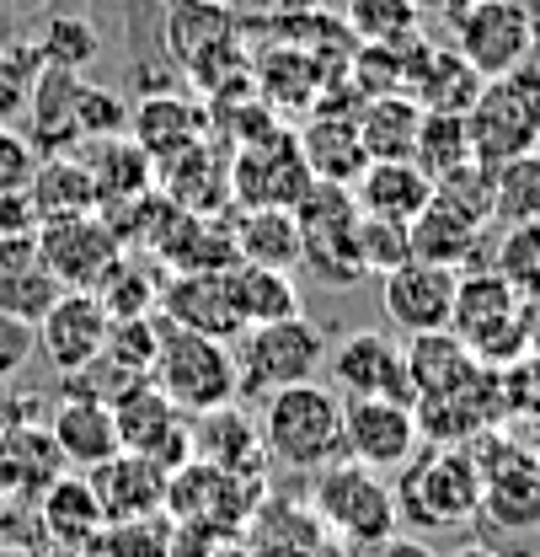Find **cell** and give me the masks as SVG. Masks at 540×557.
Masks as SVG:
<instances>
[{
    "mask_svg": "<svg viewBox=\"0 0 540 557\" xmlns=\"http://www.w3.org/2000/svg\"><path fill=\"white\" fill-rule=\"evenodd\" d=\"M5 509H11V498H5V493H0V520H5Z\"/></svg>",
    "mask_w": 540,
    "mask_h": 557,
    "instance_id": "94428289",
    "label": "cell"
},
{
    "mask_svg": "<svg viewBox=\"0 0 540 557\" xmlns=\"http://www.w3.org/2000/svg\"><path fill=\"white\" fill-rule=\"evenodd\" d=\"M225 278H230V300L241 311V327H263V322L300 317V284H294V274L258 269V263H236Z\"/></svg>",
    "mask_w": 540,
    "mask_h": 557,
    "instance_id": "e575fe53",
    "label": "cell"
},
{
    "mask_svg": "<svg viewBox=\"0 0 540 557\" xmlns=\"http://www.w3.org/2000/svg\"><path fill=\"white\" fill-rule=\"evenodd\" d=\"M161 317H118L108 322V344H102V359L97 364H113L118 386L124 381H139L155 370V354H161Z\"/></svg>",
    "mask_w": 540,
    "mask_h": 557,
    "instance_id": "f35d334b",
    "label": "cell"
},
{
    "mask_svg": "<svg viewBox=\"0 0 540 557\" xmlns=\"http://www.w3.org/2000/svg\"><path fill=\"white\" fill-rule=\"evenodd\" d=\"M481 220L450 209L444 199H428V209L406 225V242H412V258L423 263H444V269H466L476 252H481Z\"/></svg>",
    "mask_w": 540,
    "mask_h": 557,
    "instance_id": "83f0119b",
    "label": "cell"
},
{
    "mask_svg": "<svg viewBox=\"0 0 540 557\" xmlns=\"http://www.w3.org/2000/svg\"><path fill=\"white\" fill-rule=\"evenodd\" d=\"M150 381L193 418L214 413V408H225V403L241 397L236 348L225 344V338H203V333H183V327H166L161 333V354H155Z\"/></svg>",
    "mask_w": 540,
    "mask_h": 557,
    "instance_id": "277c9868",
    "label": "cell"
},
{
    "mask_svg": "<svg viewBox=\"0 0 540 557\" xmlns=\"http://www.w3.org/2000/svg\"><path fill=\"white\" fill-rule=\"evenodd\" d=\"M417 440H423V429L406 403H391V397L342 403V461H359L369 472L397 478L417 456Z\"/></svg>",
    "mask_w": 540,
    "mask_h": 557,
    "instance_id": "5bb4252c",
    "label": "cell"
},
{
    "mask_svg": "<svg viewBox=\"0 0 540 557\" xmlns=\"http://www.w3.org/2000/svg\"><path fill=\"white\" fill-rule=\"evenodd\" d=\"M70 472L49 423L38 418H5L0 423V493L11 504H38V493Z\"/></svg>",
    "mask_w": 540,
    "mask_h": 557,
    "instance_id": "ac0fdd59",
    "label": "cell"
},
{
    "mask_svg": "<svg viewBox=\"0 0 540 557\" xmlns=\"http://www.w3.org/2000/svg\"><path fill=\"white\" fill-rule=\"evenodd\" d=\"M530 65H536V75H540V11H536V54H530Z\"/></svg>",
    "mask_w": 540,
    "mask_h": 557,
    "instance_id": "680465c9",
    "label": "cell"
},
{
    "mask_svg": "<svg viewBox=\"0 0 540 557\" xmlns=\"http://www.w3.org/2000/svg\"><path fill=\"white\" fill-rule=\"evenodd\" d=\"M75 129L80 139H113V135H129V102L113 91V86H91L80 91V113H75Z\"/></svg>",
    "mask_w": 540,
    "mask_h": 557,
    "instance_id": "c3c4849f",
    "label": "cell"
},
{
    "mask_svg": "<svg viewBox=\"0 0 540 557\" xmlns=\"http://www.w3.org/2000/svg\"><path fill=\"white\" fill-rule=\"evenodd\" d=\"M327 364V338L316 322L305 317H284L247 327L236 338V370H241V392H278V386H300L316 381V370Z\"/></svg>",
    "mask_w": 540,
    "mask_h": 557,
    "instance_id": "8992f818",
    "label": "cell"
},
{
    "mask_svg": "<svg viewBox=\"0 0 540 557\" xmlns=\"http://www.w3.org/2000/svg\"><path fill=\"white\" fill-rule=\"evenodd\" d=\"M498 274L508 278L519 295H540V220H530V225H503Z\"/></svg>",
    "mask_w": 540,
    "mask_h": 557,
    "instance_id": "f6af8a7d",
    "label": "cell"
},
{
    "mask_svg": "<svg viewBox=\"0 0 540 557\" xmlns=\"http://www.w3.org/2000/svg\"><path fill=\"white\" fill-rule=\"evenodd\" d=\"M108 306L91 295V289H60V300L33 322L38 327V354L49 359L54 375H86L97 359H102V344H108Z\"/></svg>",
    "mask_w": 540,
    "mask_h": 557,
    "instance_id": "2e32d148",
    "label": "cell"
},
{
    "mask_svg": "<svg viewBox=\"0 0 540 557\" xmlns=\"http://www.w3.org/2000/svg\"><path fill=\"white\" fill-rule=\"evenodd\" d=\"M492 220L498 225H530L540 220V150L492 166Z\"/></svg>",
    "mask_w": 540,
    "mask_h": 557,
    "instance_id": "74e56055",
    "label": "cell"
},
{
    "mask_svg": "<svg viewBox=\"0 0 540 557\" xmlns=\"http://www.w3.org/2000/svg\"><path fill=\"white\" fill-rule=\"evenodd\" d=\"M108 403H113V423H118V445L124 450H135V456L166 467V472L193 461V429L183 423V408L150 375L124 381L118 392H108Z\"/></svg>",
    "mask_w": 540,
    "mask_h": 557,
    "instance_id": "ba28073f",
    "label": "cell"
},
{
    "mask_svg": "<svg viewBox=\"0 0 540 557\" xmlns=\"http://www.w3.org/2000/svg\"><path fill=\"white\" fill-rule=\"evenodd\" d=\"M225 274H172L166 289H161V322L183 327V333H203V338L236 344L247 327H241V311L230 300V278Z\"/></svg>",
    "mask_w": 540,
    "mask_h": 557,
    "instance_id": "d6986e66",
    "label": "cell"
},
{
    "mask_svg": "<svg viewBox=\"0 0 540 557\" xmlns=\"http://www.w3.org/2000/svg\"><path fill=\"white\" fill-rule=\"evenodd\" d=\"M214 44H225L219 0H177L166 11V49H172V60L183 54V65H199Z\"/></svg>",
    "mask_w": 540,
    "mask_h": 557,
    "instance_id": "60d3db41",
    "label": "cell"
},
{
    "mask_svg": "<svg viewBox=\"0 0 540 557\" xmlns=\"http://www.w3.org/2000/svg\"><path fill=\"white\" fill-rule=\"evenodd\" d=\"M530 557H540V553H530Z\"/></svg>",
    "mask_w": 540,
    "mask_h": 557,
    "instance_id": "be15d7a7",
    "label": "cell"
},
{
    "mask_svg": "<svg viewBox=\"0 0 540 557\" xmlns=\"http://www.w3.org/2000/svg\"><path fill=\"white\" fill-rule=\"evenodd\" d=\"M38 557H97V553H91V547H54V542H49Z\"/></svg>",
    "mask_w": 540,
    "mask_h": 557,
    "instance_id": "11a10c76",
    "label": "cell"
},
{
    "mask_svg": "<svg viewBox=\"0 0 540 557\" xmlns=\"http://www.w3.org/2000/svg\"><path fill=\"white\" fill-rule=\"evenodd\" d=\"M455 289H461V269L406 258L391 274H380V306H386L391 327H402L406 338L444 333L455 317Z\"/></svg>",
    "mask_w": 540,
    "mask_h": 557,
    "instance_id": "e0dca14e",
    "label": "cell"
},
{
    "mask_svg": "<svg viewBox=\"0 0 540 557\" xmlns=\"http://www.w3.org/2000/svg\"><path fill=\"white\" fill-rule=\"evenodd\" d=\"M38 354V327L27 322V317H11V311H0V386L11 381V375H22V364Z\"/></svg>",
    "mask_w": 540,
    "mask_h": 557,
    "instance_id": "816d5d0a",
    "label": "cell"
},
{
    "mask_svg": "<svg viewBox=\"0 0 540 557\" xmlns=\"http://www.w3.org/2000/svg\"><path fill=\"white\" fill-rule=\"evenodd\" d=\"M209 129V113H203L193 97H177V91H150L145 102L129 108V139L161 166L183 150H193Z\"/></svg>",
    "mask_w": 540,
    "mask_h": 557,
    "instance_id": "7402d4cb",
    "label": "cell"
},
{
    "mask_svg": "<svg viewBox=\"0 0 540 557\" xmlns=\"http://www.w3.org/2000/svg\"><path fill=\"white\" fill-rule=\"evenodd\" d=\"M369 557H439L423 536H386L380 547H369Z\"/></svg>",
    "mask_w": 540,
    "mask_h": 557,
    "instance_id": "f5cc1de1",
    "label": "cell"
},
{
    "mask_svg": "<svg viewBox=\"0 0 540 557\" xmlns=\"http://www.w3.org/2000/svg\"><path fill=\"white\" fill-rule=\"evenodd\" d=\"M300 225V247H305V269L327 278V284H353L364 274L359 263V205L348 183H311L294 205Z\"/></svg>",
    "mask_w": 540,
    "mask_h": 557,
    "instance_id": "52a82bcc",
    "label": "cell"
},
{
    "mask_svg": "<svg viewBox=\"0 0 540 557\" xmlns=\"http://www.w3.org/2000/svg\"><path fill=\"white\" fill-rule=\"evenodd\" d=\"M161 289H166V278L150 263V252H135V258L124 252L91 295H97V300L108 306V317L118 322V317H155V311H161Z\"/></svg>",
    "mask_w": 540,
    "mask_h": 557,
    "instance_id": "8d00e7d4",
    "label": "cell"
},
{
    "mask_svg": "<svg viewBox=\"0 0 540 557\" xmlns=\"http://www.w3.org/2000/svg\"><path fill=\"white\" fill-rule=\"evenodd\" d=\"M412 5H417V16H423V11H428V5H439V0H412Z\"/></svg>",
    "mask_w": 540,
    "mask_h": 557,
    "instance_id": "91938a15",
    "label": "cell"
},
{
    "mask_svg": "<svg viewBox=\"0 0 540 557\" xmlns=\"http://www.w3.org/2000/svg\"><path fill=\"white\" fill-rule=\"evenodd\" d=\"M97 49H102V33L91 27V16H75V11L49 16V27L38 38V60L60 70H86L97 60Z\"/></svg>",
    "mask_w": 540,
    "mask_h": 557,
    "instance_id": "7bdbcfd3",
    "label": "cell"
},
{
    "mask_svg": "<svg viewBox=\"0 0 540 557\" xmlns=\"http://www.w3.org/2000/svg\"><path fill=\"white\" fill-rule=\"evenodd\" d=\"M412 161H417L428 177H444V172H455V166L476 161V156H472V129H466V113H428V108H423Z\"/></svg>",
    "mask_w": 540,
    "mask_h": 557,
    "instance_id": "ab89813d",
    "label": "cell"
},
{
    "mask_svg": "<svg viewBox=\"0 0 540 557\" xmlns=\"http://www.w3.org/2000/svg\"><path fill=\"white\" fill-rule=\"evenodd\" d=\"M91 166V183H97V209L102 205H124V199H139L155 188V161L139 150L129 135L113 139H86V156Z\"/></svg>",
    "mask_w": 540,
    "mask_h": 557,
    "instance_id": "f1b7e54d",
    "label": "cell"
},
{
    "mask_svg": "<svg viewBox=\"0 0 540 557\" xmlns=\"http://www.w3.org/2000/svg\"><path fill=\"white\" fill-rule=\"evenodd\" d=\"M38 531L54 547H91L97 553V542L108 531V515H102L97 493L86 483V472H60L38 493Z\"/></svg>",
    "mask_w": 540,
    "mask_h": 557,
    "instance_id": "cb8c5ba5",
    "label": "cell"
},
{
    "mask_svg": "<svg viewBox=\"0 0 540 557\" xmlns=\"http://www.w3.org/2000/svg\"><path fill=\"white\" fill-rule=\"evenodd\" d=\"M80 70H60L38 60V75H33V91H27V113H33V135H38V150L60 156V150H75L80 145V129H75V113H80Z\"/></svg>",
    "mask_w": 540,
    "mask_h": 557,
    "instance_id": "484cf974",
    "label": "cell"
},
{
    "mask_svg": "<svg viewBox=\"0 0 540 557\" xmlns=\"http://www.w3.org/2000/svg\"><path fill=\"white\" fill-rule=\"evenodd\" d=\"M353 124H359V139H364V156L369 161H412L423 108L406 91H386V97H364V108L353 113Z\"/></svg>",
    "mask_w": 540,
    "mask_h": 557,
    "instance_id": "1f68e13d",
    "label": "cell"
},
{
    "mask_svg": "<svg viewBox=\"0 0 540 557\" xmlns=\"http://www.w3.org/2000/svg\"><path fill=\"white\" fill-rule=\"evenodd\" d=\"M412 258V242H406V225L397 220H375V214H359V263L364 274H391L397 263Z\"/></svg>",
    "mask_w": 540,
    "mask_h": 557,
    "instance_id": "7dc6e473",
    "label": "cell"
},
{
    "mask_svg": "<svg viewBox=\"0 0 540 557\" xmlns=\"http://www.w3.org/2000/svg\"><path fill=\"white\" fill-rule=\"evenodd\" d=\"M300 156H305V166H311V177H322V183H348L353 188V177L364 172V139H359V124L353 119H342L332 108H322L316 113V124L311 129H300Z\"/></svg>",
    "mask_w": 540,
    "mask_h": 557,
    "instance_id": "d6a6232c",
    "label": "cell"
},
{
    "mask_svg": "<svg viewBox=\"0 0 540 557\" xmlns=\"http://www.w3.org/2000/svg\"><path fill=\"white\" fill-rule=\"evenodd\" d=\"M444 557H503V553H492V547H481V542H466V547H455V553H444Z\"/></svg>",
    "mask_w": 540,
    "mask_h": 557,
    "instance_id": "9f6ffc18",
    "label": "cell"
},
{
    "mask_svg": "<svg viewBox=\"0 0 540 557\" xmlns=\"http://www.w3.org/2000/svg\"><path fill=\"white\" fill-rule=\"evenodd\" d=\"M33 242H38V258H43V269L54 274L60 289H97L108 278V269L124 258V242L113 236V225L97 209L43 220L33 231Z\"/></svg>",
    "mask_w": 540,
    "mask_h": 557,
    "instance_id": "7c38bea8",
    "label": "cell"
},
{
    "mask_svg": "<svg viewBox=\"0 0 540 557\" xmlns=\"http://www.w3.org/2000/svg\"><path fill=\"white\" fill-rule=\"evenodd\" d=\"M86 483L97 493L102 515L108 520H139V515H166V487H172V472L145 461L135 450H118L113 461L91 467Z\"/></svg>",
    "mask_w": 540,
    "mask_h": 557,
    "instance_id": "44dd1931",
    "label": "cell"
},
{
    "mask_svg": "<svg viewBox=\"0 0 540 557\" xmlns=\"http://www.w3.org/2000/svg\"><path fill=\"white\" fill-rule=\"evenodd\" d=\"M311 515L348 547H380L397 536V487L386 472H369L359 461H332L311 483Z\"/></svg>",
    "mask_w": 540,
    "mask_h": 557,
    "instance_id": "3957f363",
    "label": "cell"
},
{
    "mask_svg": "<svg viewBox=\"0 0 540 557\" xmlns=\"http://www.w3.org/2000/svg\"><path fill=\"white\" fill-rule=\"evenodd\" d=\"M434 199H444L450 209L472 214V220H481V225H492V166L466 161V166L434 177Z\"/></svg>",
    "mask_w": 540,
    "mask_h": 557,
    "instance_id": "bcb514c9",
    "label": "cell"
},
{
    "mask_svg": "<svg viewBox=\"0 0 540 557\" xmlns=\"http://www.w3.org/2000/svg\"><path fill=\"white\" fill-rule=\"evenodd\" d=\"M263 487L252 483V472H225V467H209V461H188L172 472V487H166V515L177 525H193V531H209L214 542L236 525H247L252 504H258Z\"/></svg>",
    "mask_w": 540,
    "mask_h": 557,
    "instance_id": "8fae6325",
    "label": "cell"
},
{
    "mask_svg": "<svg viewBox=\"0 0 540 557\" xmlns=\"http://www.w3.org/2000/svg\"><path fill=\"white\" fill-rule=\"evenodd\" d=\"M476 364H481V359H476L450 327H444V333H417V338L406 344V375H412V392H417V397H439V392L461 386L466 375H476ZM412 408H417V403H412Z\"/></svg>",
    "mask_w": 540,
    "mask_h": 557,
    "instance_id": "836d02e7",
    "label": "cell"
},
{
    "mask_svg": "<svg viewBox=\"0 0 540 557\" xmlns=\"http://www.w3.org/2000/svg\"><path fill=\"white\" fill-rule=\"evenodd\" d=\"M33 172H38V145H33L27 135H16V129H5V124H0V194L27 188V183H33Z\"/></svg>",
    "mask_w": 540,
    "mask_h": 557,
    "instance_id": "681fc988",
    "label": "cell"
},
{
    "mask_svg": "<svg viewBox=\"0 0 540 557\" xmlns=\"http://www.w3.org/2000/svg\"><path fill=\"white\" fill-rule=\"evenodd\" d=\"M397 487V515L417 531L439 525H466L481 515V467L472 445H428L391 478Z\"/></svg>",
    "mask_w": 540,
    "mask_h": 557,
    "instance_id": "7a4b0ae2",
    "label": "cell"
},
{
    "mask_svg": "<svg viewBox=\"0 0 540 557\" xmlns=\"http://www.w3.org/2000/svg\"><path fill=\"white\" fill-rule=\"evenodd\" d=\"M263 456H273L289 472H322L342 461V397L322 381L278 386L258 418Z\"/></svg>",
    "mask_w": 540,
    "mask_h": 557,
    "instance_id": "6da1fadb",
    "label": "cell"
},
{
    "mask_svg": "<svg viewBox=\"0 0 540 557\" xmlns=\"http://www.w3.org/2000/svg\"><path fill=\"white\" fill-rule=\"evenodd\" d=\"M476 91H481V75H476L461 49H423L412 44V60H406V97L428 113H472Z\"/></svg>",
    "mask_w": 540,
    "mask_h": 557,
    "instance_id": "d4e9b609",
    "label": "cell"
},
{
    "mask_svg": "<svg viewBox=\"0 0 540 557\" xmlns=\"http://www.w3.org/2000/svg\"><path fill=\"white\" fill-rule=\"evenodd\" d=\"M455 49L481 81L530 65V54H536V5H525V0H472L455 16Z\"/></svg>",
    "mask_w": 540,
    "mask_h": 557,
    "instance_id": "30bf717a",
    "label": "cell"
},
{
    "mask_svg": "<svg viewBox=\"0 0 540 557\" xmlns=\"http://www.w3.org/2000/svg\"><path fill=\"white\" fill-rule=\"evenodd\" d=\"M519 445H525V450H530V456H536V461H540V413L530 418V434H525Z\"/></svg>",
    "mask_w": 540,
    "mask_h": 557,
    "instance_id": "6f0895ef",
    "label": "cell"
},
{
    "mask_svg": "<svg viewBox=\"0 0 540 557\" xmlns=\"http://www.w3.org/2000/svg\"><path fill=\"white\" fill-rule=\"evenodd\" d=\"M33 75H38V49H16V54H0V124L27 108V91H33Z\"/></svg>",
    "mask_w": 540,
    "mask_h": 557,
    "instance_id": "f907efd6",
    "label": "cell"
},
{
    "mask_svg": "<svg viewBox=\"0 0 540 557\" xmlns=\"http://www.w3.org/2000/svg\"><path fill=\"white\" fill-rule=\"evenodd\" d=\"M428 199H434V177L417 161H364V172L353 177V205L375 220L412 225L428 209Z\"/></svg>",
    "mask_w": 540,
    "mask_h": 557,
    "instance_id": "603a6c76",
    "label": "cell"
},
{
    "mask_svg": "<svg viewBox=\"0 0 540 557\" xmlns=\"http://www.w3.org/2000/svg\"><path fill=\"white\" fill-rule=\"evenodd\" d=\"M525 5H536V11H540V0H525Z\"/></svg>",
    "mask_w": 540,
    "mask_h": 557,
    "instance_id": "6125c7cd",
    "label": "cell"
},
{
    "mask_svg": "<svg viewBox=\"0 0 540 557\" xmlns=\"http://www.w3.org/2000/svg\"><path fill=\"white\" fill-rule=\"evenodd\" d=\"M49 434H54L70 472H91V467H102L124 450L118 423H113V403L102 392H65L49 413Z\"/></svg>",
    "mask_w": 540,
    "mask_h": 557,
    "instance_id": "ffe728a7",
    "label": "cell"
},
{
    "mask_svg": "<svg viewBox=\"0 0 540 557\" xmlns=\"http://www.w3.org/2000/svg\"><path fill=\"white\" fill-rule=\"evenodd\" d=\"M27 194H33V205H38V225H43V220H60V214H86V209H97L91 166L75 161L70 150L49 156V161H38Z\"/></svg>",
    "mask_w": 540,
    "mask_h": 557,
    "instance_id": "d590c367",
    "label": "cell"
},
{
    "mask_svg": "<svg viewBox=\"0 0 540 557\" xmlns=\"http://www.w3.org/2000/svg\"><path fill=\"white\" fill-rule=\"evenodd\" d=\"M97 557H177V520L172 515H139V520H108Z\"/></svg>",
    "mask_w": 540,
    "mask_h": 557,
    "instance_id": "b9f144b4",
    "label": "cell"
},
{
    "mask_svg": "<svg viewBox=\"0 0 540 557\" xmlns=\"http://www.w3.org/2000/svg\"><path fill=\"white\" fill-rule=\"evenodd\" d=\"M348 33L364 44H412L417 5L412 0H348Z\"/></svg>",
    "mask_w": 540,
    "mask_h": 557,
    "instance_id": "ee69618b",
    "label": "cell"
},
{
    "mask_svg": "<svg viewBox=\"0 0 540 557\" xmlns=\"http://www.w3.org/2000/svg\"><path fill=\"white\" fill-rule=\"evenodd\" d=\"M230 231H236V258H241V263L284 269V274H294V269L305 263L294 209H241V220H236Z\"/></svg>",
    "mask_w": 540,
    "mask_h": 557,
    "instance_id": "4dcf8cb0",
    "label": "cell"
},
{
    "mask_svg": "<svg viewBox=\"0 0 540 557\" xmlns=\"http://www.w3.org/2000/svg\"><path fill=\"white\" fill-rule=\"evenodd\" d=\"M525 359H540V311H530V333H525Z\"/></svg>",
    "mask_w": 540,
    "mask_h": 557,
    "instance_id": "db71d44e",
    "label": "cell"
},
{
    "mask_svg": "<svg viewBox=\"0 0 540 557\" xmlns=\"http://www.w3.org/2000/svg\"><path fill=\"white\" fill-rule=\"evenodd\" d=\"M60 300V284L43 269L33 236H0V311L38 322Z\"/></svg>",
    "mask_w": 540,
    "mask_h": 557,
    "instance_id": "4316f807",
    "label": "cell"
},
{
    "mask_svg": "<svg viewBox=\"0 0 540 557\" xmlns=\"http://www.w3.org/2000/svg\"><path fill=\"white\" fill-rule=\"evenodd\" d=\"M327 370H332V392L342 403H359V397H391V403H417L412 392V375H406V348L391 344L386 333L375 327H359L338 338V348H327Z\"/></svg>",
    "mask_w": 540,
    "mask_h": 557,
    "instance_id": "9a60e30c",
    "label": "cell"
},
{
    "mask_svg": "<svg viewBox=\"0 0 540 557\" xmlns=\"http://www.w3.org/2000/svg\"><path fill=\"white\" fill-rule=\"evenodd\" d=\"M472 456L481 467V520L503 531L540 525V461L519 445V434H476Z\"/></svg>",
    "mask_w": 540,
    "mask_h": 557,
    "instance_id": "9c48e42d",
    "label": "cell"
},
{
    "mask_svg": "<svg viewBox=\"0 0 540 557\" xmlns=\"http://www.w3.org/2000/svg\"><path fill=\"white\" fill-rule=\"evenodd\" d=\"M193 461L225 467V472H258V467H263V434H258V423L241 413L236 403H225V408H214V413H199Z\"/></svg>",
    "mask_w": 540,
    "mask_h": 557,
    "instance_id": "f546056e",
    "label": "cell"
},
{
    "mask_svg": "<svg viewBox=\"0 0 540 557\" xmlns=\"http://www.w3.org/2000/svg\"><path fill=\"white\" fill-rule=\"evenodd\" d=\"M311 183L316 177L300 156V139L284 135V129L247 139L230 161V199L241 209H294Z\"/></svg>",
    "mask_w": 540,
    "mask_h": 557,
    "instance_id": "4fadbf2b",
    "label": "cell"
},
{
    "mask_svg": "<svg viewBox=\"0 0 540 557\" xmlns=\"http://www.w3.org/2000/svg\"><path fill=\"white\" fill-rule=\"evenodd\" d=\"M466 129H472V156L481 166H498V161H514L525 150H540L536 65H519V70H508V75L481 81L472 113H466Z\"/></svg>",
    "mask_w": 540,
    "mask_h": 557,
    "instance_id": "5b68a950",
    "label": "cell"
}]
</instances>
